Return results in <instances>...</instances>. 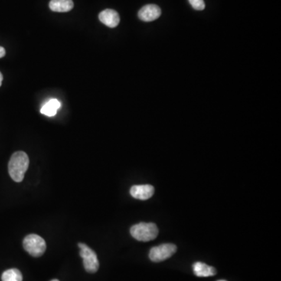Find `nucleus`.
I'll use <instances>...</instances> for the list:
<instances>
[{"mask_svg":"<svg viewBox=\"0 0 281 281\" xmlns=\"http://www.w3.org/2000/svg\"><path fill=\"white\" fill-rule=\"evenodd\" d=\"M29 166L28 155L22 151L14 152L9 162V174L15 182H21Z\"/></svg>","mask_w":281,"mask_h":281,"instance_id":"obj_1","label":"nucleus"},{"mask_svg":"<svg viewBox=\"0 0 281 281\" xmlns=\"http://www.w3.org/2000/svg\"><path fill=\"white\" fill-rule=\"evenodd\" d=\"M131 234L139 242H150L158 236V230L156 225L152 223H140L131 227Z\"/></svg>","mask_w":281,"mask_h":281,"instance_id":"obj_2","label":"nucleus"},{"mask_svg":"<svg viewBox=\"0 0 281 281\" xmlns=\"http://www.w3.org/2000/svg\"><path fill=\"white\" fill-rule=\"evenodd\" d=\"M23 246L26 252L33 257H40L46 250V243L44 239L34 233L24 237Z\"/></svg>","mask_w":281,"mask_h":281,"instance_id":"obj_3","label":"nucleus"},{"mask_svg":"<svg viewBox=\"0 0 281 281\" xmlns=\"http://www.w3.org/2000/svg\"><path fill=\"white\" fill-rule=\"evenodd\" d=\"M78 247L86 270L88 273H96L99 268V262L96 252L86 246V244L79 243Z\"/></svg>","mask_w":281,"mask_h":281,"instance_id":"obj_4","label":"nucleus"},{"mask_svg":"<svg viewBox=\"0 0 281 281\" xmlns=\"http://www.w3.org/2000/svg\"><path fill=\"white\" fill-rule=\"evenodd\" d=\"M177 252V246L174 244H164L151 249L149 259L152 262H159L171 258Z\"/></svg>","mask_w":281,"mask_h":281,"instance_id":"obj_5","label":"nucleus"},{"mask_svg":"<svg viewBox=\"0 0 281 281\" xmlns=\"http://www.w3.org/2000/svg\"><path fill=\"white\" fill-rule=\"evenodd\" d=\"M161 16V9L155 4H148L140 10L138 17L145 22L153 21Z\"/></svg>","mask_w":281,"mask_h":281,"instance_id":"obj_6","label":"nucleus"},{"mask_svg":"<svg viewBox=\"0 0 281 281\" xmlns=\"http://www.w3.org/2000/svg\"><path fill=\"white\" fill-rule=\"evenodd\" d=\"M153 186L150 184H142V185H135L131 187L130 190L131 196L136 199L147 200L153 195Z\"/></svg>","mask_w":281,"mask_h":281,"instance_id":"obj_7","label":"nucleus"},{"mask_svg":"<svg viewBox=\"0 0 281 281\" xmlns=\"http://www.w3.org/2000/svg\"><path fill=\"white\" fill-rule=\"evenodd\" d=\"M99 18L102 24L111 28L116 27L121 21L119 14L116 11L111 9H106L105 11H102L99 14Z\"/></svg>","mask_w":281,"mask_h":281,"instance_id":"obj_8","label":"nucleus"},{"mask_svg":"<svg viewBox=\"0 0 281 281\" xmlns=\"http://www.w3.org/2000/svg\"><path fill=\"white\" fill-rule=\"evenodd\" d=\"M193 271L195 276L199 277H208L217 274V269L214 267L200 262H195L193 265Z\"/></svg>","mask_w":281,"mask_h":281,"instance_id":"obj_9","label":"nucleus"},{"mask_svg":"<svg viewBox=\"0 0 281 281\" xmlns=\"http://www.w3.org/2000/svg\"><path fill=\"white\" fill-rule=\"evenodd\" d=\"M50 8L53 12H69L73 8L72 0H51Z\"/></svg>","mask_w":281,"mask_h":281,"instance_id":"obj_10","label":"nucleus"},{"mask_svg":"<svg viewBox=\"0 0 281 281\" xmlns=\"http://www.w3.org/2000/svg\"><path fill=\"white\" fill-rule=\"evenodd\" d=\"M60 101L56 99H51L43 105L41 109V113L47 116H54L57 110L60 108Z\"/></svg>","mask_w":281,"mask_h":281,"instance_id":"obj_11","label":"nucleus"},{"mask_svg":"<svg viewBox=\"0 0 281 281\" xmlns=\"http://www.w3.org/2000/svg\"><path fill=\"white\" fill-rule=\"evenodd\" d=\"M21 271L17 269H7L2 274V281H22Z\"/></svg>","mask_w":281,"mask_h":281,"instance_id":"obj_12","label":"nucleus"},{"mask_svg":"<svg viewBox=\"0 0 281 281\" xmlns=\"http://www.w3.org/2000/svg\"><path fill=\"white\" fill-rule=\"evenodd\" d=\"M191 7L196 10V11H203L206 4H205L204 0H188Z\"/></svg>","mask_w":281,"mask_h":281,"instance_id":"obj_13","label":"nucleus"},{"mask_svg":"<svg viewBox=\"0 0 281 281\" xmlns=\"http://www.w3.org/2000/svg\"><path fill=\"white\" fill-rule=\"evenodd\" d=\"M6 55V50L4 47L0 46V58H3Z\"/></svg>","mask_w":281,"mask_h":281,"instance_id":"obj_14","label":"nucleus"},{"mask_svg":"<svg viewBox=\"0 0 281 281\" xmlns=\"http://www.w3.org/2000/svg\"><path fill=\"white\" fill-rule=\"evenodd\" d=\"M3 80H4V77H3L2 73L0 72V87L2 86Z\"/></svg>","mask_w":281,"mask_h":281,"instance_id":"obj_15","label":"nucleus"},{"mask_svg":"<svg viewBox=\"0 0 281 281\" xmlns=\"http://www.w3.org/2000/svg\"><path fill=\"white\" fill-rule=\"evenodd\" d=\"M51 281H60V280H59V279H53V280H51Z\"/></svg>","mask_w":281,"mask_h":281,"instance_id":"obj_16","label":"nucleus"},{"mask_svg":"<svg viewBox=\"0 0 281 281\" xmlns=\"http://www.w3.org/2000/svg\"><path fill=\"white\" fill-rule=\"evenodd\" d=\"M218 281H226V280H218Z\"/></svg>","mask_w":281,"mask_h":281,"instance_id":"obj_17","label":"nucleus"}]
</instances>
